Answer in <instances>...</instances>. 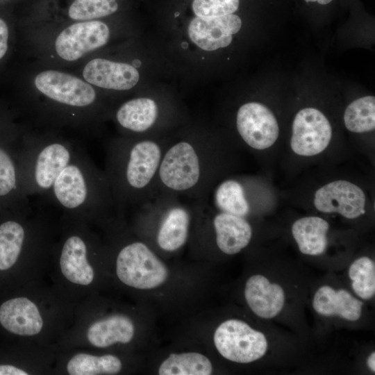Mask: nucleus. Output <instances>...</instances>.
Wrapping results in <instances>:
<instances>
[{"label": "nucleus", "instance_id": "obj_5", "mask_svg": "<svg viewBox=\"0 0 375 375\" xmlns=\"http://www.w3.org/2000/svg\"><path fill=\"white\" fill-rule=\"evenodd\" d=\"M37 90L69 122H82L94 112L97 101L92 85L74 75L54 69L38 74L34 79Z\"/></svg>", "mask_w": 375, "mask_h": 375}, {"label": "nucleus", "instance_id": "obj_27", "mask_svg": "<svg viewBox=\"0 0 375 375\" xmlns=\"http://www.w3.org/2000/svg\"><path fill=\"white\" fill-rule=\"evenodd\" d=\"M346 128L354 133L371 131L375 128V98L367 96L351 102L344 114Z\"/></svg>", "mask_w": 375, "mask_h": 375}, {"label": "nucleus", "instance_id": "obj_17", "mask_svg": "<svg viewBox=\"0 0 375 375\" xmlns=\"http://www.w3.org/2000/svg\"><path fill=\"white\" fill-rule=\"evenodd\" d=\"M244 297L251 310L265 319L276 316L285 303L283 288L278 284L271 283L266 277L260 274L249 278L245 285Z\"/></svg>", "mask_w": 375, "mask_h": 375}, {"label": "nucleus", "instance_id": "obj_21", "mask_svg": "<svg viewBox=\"0 0 375 375\" xmlns=\"http://www.w3.org/2000/svg\"><path fill=\"white\" fill-rule=\"evenodd\" d=\"M328 223L319 217H302L293 224L292 235L299 251L306 255L323 253L327 247Z\"/></svg>", "mask_w": 375, "mask_h": 375}, {"label": "nucleus", "instance_id": "obj_22", "mask_svg": "<svg viewBox=\"0 0 375 375\" xmlns=\"http://www.w3.org/2000/svg\"><path fill=\"white\" fill-rule=\"evenodd\" d=\"M135 332L132 321L126 316L113 315L92 324L87 337L94 346L103 348L115 343H128Z\"/></svg>", "mask_w": 375, "mask_h": 375}, {"label": "nucleus", "instance_id": "obj_7", "mask_svg": "<svg viewBox=\"0 0 375 375\" xmlns=\"http://www.w3.org/2000/svg\"><path fill=\"white\" fill-rule=\"evenodd\" d=\"M116 272L122 283L142 290L158 287L168 276L165 265L142 241L131 242L119 250Z\"/></svg>", "mask_w": 375, "mask_h": 375}, {"label": "nucleus", "instance_id": "obj_25", "mask_svg": "<svg viewBox=\"0 0 375 375\" xmlns=\"http://www.w3.org/2000/svg\"><path fill=\"white\" fill-rule=\"evenodd\" d=\"M26 239L24 226L8 220L0 224V270L10 268L17 260Z\"/></svg>", "mask_w": 375, "mask_h": 375}, {"label": "nucleus", "instance_id": "obj_15", "mask_svg": "<svg viewBox=\"0 0 375 375\" xmlns=\"http://www.w3.org/2000/svg\"><path fill=\"white\" fill-rule=\"evenodd\" d=\"M83 77L92 85L121 91L133 88L140 75L135 67L127 63L94 58L85 65Z\"/></svg>", "mask_w": 375, "mask_h": 375}, {"label": "nucleus", "instance_id": "obj_18", "mask_svg": "<svg viewBox=\"0 0 375 375\" xmlns=\"http://www.w3.org/2000/svg\"><path fill=\"white\" fill-rule=\"evenodd\" d=\"M0 323L9 332L19 335H36L43 326L38 307L25 297L12 299L2 303Z\"/></svg>", "mask_w": 375, "mask_h": 375}, {"label": "nucleus", "instance_id": "obj_26", "mask_svg": "<svg viewBox=\"0 0 375 375\" xmlns=\"http://www.w3.org/2000/svg\"><path fill=\"white\" fill-rule=\"evenodd\" d=\"M67 368L71 375L115 374L121 370L122 362L112 355L97 356L81 353L69 360Z\"/></svg>", "mask_w": 375, "mask_h": 375}, {"label": "nucleus", "instance_id": "obj_33", "mask_svg": "<svg viewBox=\"0 0 375 375\" xmlns=\"http://www.w3.org/2000/svg\"><path fill=\"white\" fill-rule=\"evenodd\" d=\"M25 371L8 365H0V375H27Z\"/></svg>", "mask_w": 375, "mask_h": 375}, {"label": "nucleus", "instance_id": "obj_32", "mask_svg": "<svg viewBox=\"0 0 375 375\" xmlns=\"http://www.w3.org/2000/svg\"><path fill=\"white\" fill-rule=\"evenodd\" d=\"M8 28L3 19L0 18V60L8 50Z\"/></svg>", "mask_w": 375, "mask_h": 375}, {"label": "nucleus", "instance_id": "obj_35", "mask_svg": "<svg viewBox=\"0 0 375 375\" xmlns=\"http://www.w3.org/2000/svg\"><path fill=\"white\" fill-rule=\"evenodd\" d=\"M306 2H317L319 4L325 5L330 3L332 0H305Z\"/></svg>", "mask_w": 375, "mask_h": 375}, {"label": "nucleus", "instance_id": "obj_13", "mask_svg": "<svg viewBox=\"0 0 375 375\" xmlns=\"http://www.w3.org/2000/svg\"><path fill=\"white\" fill-rule=\"evenodd\" d=\"M241 26V19L234 14L196 17L190 23L188 34L191 40L201 49L214 51L228 46L233 35L237 33Z\"/></svg>", "mask_w": 375, "mask_h": 375}, {"label": "nucleus", "instance_id": "obj_31", "mask_svg": "<svg viewBox=\"0 0 375 375\" xmlns=\"http://www.w3.org/2000/svg\"><path fill=\"white\" fill-rule=\"evenodd\" d=\"M239 0H194L192 9L197 17H210L233 14Z\"/></svg>", "mask_w": 375, "mask_h": 375}, {"label": "nucleus", "instance_id": "obj_20", "mask_svg": "<svg viewBox=\"0 0 375 375\" xmlns=\"http://www.w3.org/2000/svg\"><path fill=\"white\" fill-rule=\"evenodd\" d=\"M312 306L322 315H338L347 320L356 321L361 316L362 302L346 290H335L324 285L315 292Z\"/></svg>", "mask_w": 375, "mask_h": 375}, {"label": "nucleus", "instance_id": "obj_9", "mask_svg": "<svg viewBox=\"0 0 375 375\" xmlns=\"http://www.w3.org/2000/svg\"><path fill=\"white\" fill-rule=\"evenodd\" d=\"M109 37V28L101 21L78 22L59 33L55 40L54 49L61 59L72 62L104 46Z\"/></svg>", "mask_w": 375, "mask_h": 375}, {"label": "nucleus", "instance_id": "obj_2", "mask_svg": "<svg viewBox=\"0 0 375 375\" xmlns=\"http://www.w3.org/2000/svg\"><path fill=\"white\" fill-rule=\"evenodd\" d=\"M219 171V147L205 134L172 139L163 154L154 195L206 199Z\"/></svg>", "mask_w": 375, "mask_h": 375}, {"label": "nucleus", "instance_id": "obj_1", "mask_svg": "<svg viewBox=\"0 0 375 375\" xmlns=\"http://www.w3.org/2000/svg\"><path fill=\"white\" fill-rule=\"evenodd\" d=\"M171 140L124 137L109 143L104 172L115 208L139 206L154 196L160 162Z\"/></svg>", "mask_w": 375, "mask_h": 375}, {"label": "nucleus", "instance_id": "obj_8", "mask_svg": "<svg viewBox=\"0 0 375 375\" xmlns=\"http://www.w3.org/2000/svg\"><path fill=\"white\" fill-rule=\"evenodd\" d=\"M214 343L226 359L248 363L262 358L267 349L265 335L239 319L222 322L214 333Z\"/></svg>", "mask_w": 375, "mask_h": 375}, {"label": "nucleus", "instance_id": "obj_29", "mask_svg": "<svg viewBox=\"0 0 375 375\" xmlns=\"http://www.w3.org/2000/svg\"><path fill=\"white\" fill-rule=\"evenodd\" d=\"M349 276L354 292L362 299H370L375 293V265L367 256L353 262L349 269Z\"/></svg>", "mask_w": 375, "mask_h": 375}, {"label": "nucleus", "instance_id": "obj_11", "mask_svg": "<svg viewBox=\"0 0 375 375\" xmlns=\"http://www.w3.org/2000/svg\"><path fill=\"white\" fill-rule=\"evenodd\" d=\"M236 127L242 140L251 148L258 150L270 147L279 133L274 115L267 107L258 102L246 103L239 108Z\"/></svg>", "mask_w": 375, "mask_h": 375}, {"label": "nucleus", "instance_id": "obj_23", "mask_svg": "<svg viewBox=\"0 0 375 375\" xmlns=\"http://www.w3.org/2000/svg\"><path fill=\"white\" fill-rule=\"evenodd\" d=\"M212 202L219 211L246 217L251 212L243 184L233 178L221 181L214 188Z\"/></svg>", "mask_w": 375, "mask_h": 375}, {"label": "nucleus", "instance_id": "obj_12", "mask_svg": "<svg viewBox=\"0 0 375 375\" xmlns=\"http://www.w3.org/2000/svg\"><path fill=\"white\" fill-rule=\"evenodd\" d=\"M365 201L360 188L347 181H336L317 190L314 205L322 212H338L348 219H355L365 213Z\"/></svg>", "mask_w": 375, "mask_h": 375}, {"label": "nucleus", "instance_id": "obj_10", "mask_svg": "<svg viewBox=\"0 0 375 375\" xmlns=\"http://www.w3.org/2000/svg\"><path fill=\"white\" fill-rule=\"evenodd\" d=\"M331 137L332 128L326 116L316 108H306L294 119L290 146L298 155L315 156L328 147Z\"/></svg>", "mask_w": 375, "mask_h": 375}, {"label": "nucleus", "instance_id": "obj_28", "mask_svg": "<svg viewBox=\"0 0 375 375\" xmlns=\"http://www.w3.org/2000/svg\"><path fill=\"white\" fill-rule=\"evenodd\" d=\"M10 195L17 196L25 205L27 196L22 190L19 176V167L8 150L0 145V198Z\"/></svg>", "mask_w": 375, "mask_h": 375}, {"label": "nucleus", "instance_id": "obj_24", "mask_svg": "<svg viewBox=\"0 0 375 375\" xmlns=\"http://www.w3.org/2000/svg\"><path fill=\"white\" fill-rule=\"evenodd\" d=\"M212 372L210 360L195 352L171 353L160 365V375H209Z\"/></svg>", "mask_w": 375, "mask_h": 375}, {"label": "nucleus", "instance_id": "obj_3", "mask_svg": "<svg viewBox=\"0 0 375 375\" xmlns=\"http://www.w3.org/2000/svg\"><path fill=\"white\" fill-rule=\"evenodd\" d=\"M57 206L74 215H103L115 208L104 170L79 147L46 195Z\"/></svg>", "mask_w": 375, "mask_h": 375}, {"label": "nucleus", "instance_id": "obj_30", "mask_svg": "<svg viewBox=\"0 0 375 375\" xmlns=\"http://www.w3.org/2000/svg\"><path fill=\"white\" fill-rule=\"evenodd\" d=\"M117 9V0H74L68 16L75 21H89L110 15Z\"/></svg>", "mask_w": 375, "mask_h": 375}, {"label": "nucleus", "instance_id": "obj_4", "mask_svg": "<svg viewBox=\"0 0 375 375\" xmlns=\"http://www.w3.org/2000/svg\"><path fill=\"white\" fill-rule=\"evenodd\" d=\"M79 147L54 135L31 136L24 142L19 158L21 186L28 196L44 195Z\"/></svg>", "mask_w": 375, "mask_h": 375}, {"label": "nucleus", "instance_id": "obj_14", "mask_svg": "<svg viewBox=\"0 0 375 375\" xmlns=\"http://www.w3.org/2000/svg\"><path fill=\"white\" fill-rule=\"evenodd\" d=\"M160 109L158 103L148 97H138L122 103L115 113L118 126L125 137L152 138L149 133L157 126Z\"/></svg>", "mask_w": 375, "mask_h": 375}, {"label": "nucleus", "instance_id": "obj_34", "mask_svg": "<svg viewBox=\"0 0 375 375\" xmlns=\"http://www.w3.org/2000/svg\"><path fill=\"white\" fill-rule=\"evenodd\" d=\"M367 363L369 369L372 372H375V353L372 352L368 357L367 360Z\"/></svg>", "mask_w": 375, "mask_h": 375}, {"label": "nucleus", "instance_id": "obj_6", "mask_svg": "<svg viewBox=\"0 0 375 375\" xmlns=\"http://www.w3.org/2000/svg\"><path fill=\"white\" fill-rule=\"evenodd\" d=\"M181 199L173 194H157L138 206L139 217L156 223L154 240L158 248L166 252L178 250L189 238L192 204Z\"/></svg>", "mask_w": 375, "mask_h": 375}, {"label": "nucleus", "instance_id": "obj_19", "mask_svg": "<svg viewBox=\"0 0 375 375\" xmlns=\"http://www.w3.org/2000/svg\"><path fill=\"white\" fill-rule=\"evenodd\" d=\"M88 245L85 240L78 234L69 235L64 241L60 257L62 274L69 281L83 285L91 283L94 270L88 262Z\"/></svg>", "mask_w": 375, "mask_h": 375}, {"label": "nucleus", "instance_id": "obj_16", "mask_svg": "<svg viewBox=\"0 0 375 375\" xmlns=\"http://www.w3.org/2000/svg\"><path fill=\"white\" fill-rule=\"evenodd\" d=\"M211 215L215 244L222 252L233 255L248 246L252 228L244 217L219 210Z\"/></svg>", "mask_w": 375, "mask_h": 375}]
</instances>
